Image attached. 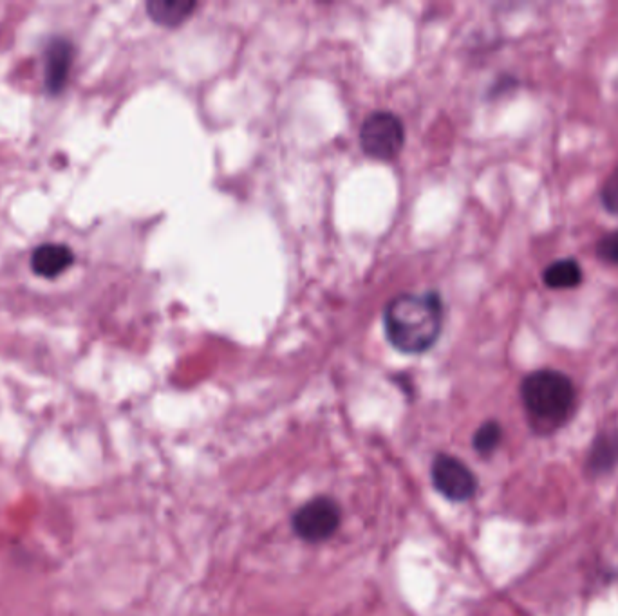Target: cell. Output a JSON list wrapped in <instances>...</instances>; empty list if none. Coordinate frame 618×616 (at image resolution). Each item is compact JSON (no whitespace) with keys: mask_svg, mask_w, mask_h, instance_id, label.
I'll use <instances>...</instances> for the list:
<instances>
[{"mask_svg":"<svg viewBox=\"0 0 618 616\" xmlns=\"http://www.w3.org/2000/svg\"><path fill=\"white\" fill-rule=\"evenodd\" d=\"M342 523V512L335 499L331 497H315L302 504L293 514L291 526L293 532L302 541L317 544L331 539Z\"/></svg>","mask_w":618,"mask_h":616,"instance_id":"cell-4","label":"cell"},{"mask_svg":"<svg viewBox=\"0 0 618 616\" xmlns=\"http://www.w3.org/2000/svg\"><path fill=\"white\" fill-rule=\"evenodd\" d=\"M618 465V434L604 432L595 439L588 458V470L591 474H604Z\"/></svg>","mask_w":618,"mask_h":616,"instance_id":"cell-10","label":"cell"},{"mask_svg":"<svg viewBox=\"0 0 618 616\" xmlns=\"http://www.w3.org/2000/svg\"><path fill=\"white\" fill-rule=\"evenodd\" d=\"M445 306L438 291L400 293L384 308L389 344L403 355H423L440 340Z\"/></svg>","mask_w":618,"mask_h":616,"instance_id":"cell-1","label":"cell"},{"mask_svg":"<svg viewBox=\"0 0 618 616\" xmlns=\"http://www.w3.org/2000/svg\"><path fill=\"white\" fill-rule=\"evenodd\" d=\"M73 262L75 253L66 244H40L31 255V270L35 271L38 277L55 279L67 268H71Z\"/></svg>","mask_w":618,"mask_h":616,"instance_id":"cell-7","label":"cell"},{"mask_svg":"<svg viewBox=\"0 0 618 616\" xmlns=\"http://www.w3.org/2000/svg\"><path fill=\"white\" fill-rule=\"evenodd\" d=\"M600 201L609 214L618 215V167L609 174L600 190Z\"/></svg>","mask_w":618,"mask_h":616,"instance_id":"cell-13","label":"cell"},{"mask_svg":"<svg viewBox=\"0 0 618 616\" xmlns=\"http://www.w3.org/2000/svg\"><path fill=\"white\" fill-rule=\"evenodd\" d=\"M521 400L532 425L546 434L572 418L577 392L570 376L553 369H539L521 382Z\"/></svg>","mask_w":618,"mask_h":616,"instance_id":"cell-2","label":"cell"},{"mask_svg":"<svg viewBox=\"0 0 618 616\" xmlns=\"http://www.w3.org/2000/svg\"><path fill=\"white\" fill-rule=\"evenodd\" d=\"M75 49L67 38L55 37L44 49V85L47 93L58 94L67 84Z\"/></svg>","mask_w":618,"mask_h":616,"instance_id":"cell-6","label":"cell"},{"mask_svg":"<svg viewBox=\"0 0 618 616\" xmlns=\"http://www.w3.org/2000/svg\"><path fill=\"white\" fill-rule=\"evenodd\" d=\"M147 15L158 26L163 28H178L185 24L194 11L197 10V2L192 0H150L147 2Z\"/></svg>","mask_w":618,"mask_h":616,"instance_id":"cell-8","label":"cell"},{"mask_svg":"<svg viewBox=\"0 0 618 616\" xmlns=\"http://www.w3.org/2000/svg\"><path fill=\"white\" fill-rule=\"evenodd\" d=\"M431 479L434 488L445 499L454 503L470 501L478 492V479L461 459L438 454L431 467Z\"/></svg>","mask_w":618,"mask_h":616,"instance_id":"cell-5","label":"cell"},{"mask_svg":"<svg viewBox=\"0 0 618 616\" xmlns=\"http://www.w3.org/2000/svg\"><path fill=\"white\" fill-rule=\"evenodd\" d=\"M405 145V125L398 114L375 111L360 127V147L376 161H393Z\"/></svg>","mask_w":618,"mask_h":616,"instance_id":"cell-3","label":"cell"},{"mask_svg":"<svg viewBox=\"0 0 618 616\" xmlns=\"http://www.w3.org/2000/svg\"><path fill=\"white\" fill-rule=\"evenodd\" d=\"M543 282L552 290H572L581 286L582 268L575 259L552 262L543 273Z\"/></svg>","mask_w":618,"mask_h":616,"instance_id":"cell-9","label":"cell"},{"mask_svg":"<svg viewBox=\"0 0 618 616\" xmlns=\"http://www.w3.org/2000/svg\"><path fill=\"white\" fill-rule=\"evenodd\" d=\"M595 253L600 261L618 266V230L602 235L595 244Z\"/></svg>","mask_w":618,"mask_h":616,"instance_id":"cell-12","label":"cell"},{"mask_svg":"<svg viewBox=\"0 0 618 616\" xmlns=\"http://www.w3.org/2000/svg\"><path fill=\"white\" fill-rule=\"evenodd\" d=\"M501 439H503V429H501V425H499L497 421H485V423L476 430L474 439H472V445L478 450V454H481V456H488V454H492V452L499 447Z\"/></svg>","mask_w":618,"mask_h":616,"instance_id":"cell-11","label":"cell"}]
</instances>
